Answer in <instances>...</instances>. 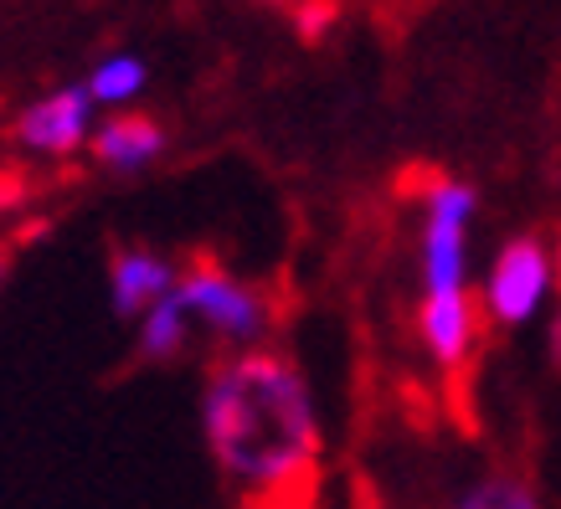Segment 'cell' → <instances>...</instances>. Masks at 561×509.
Wrapping results in <instances>:
<instances>
[{
	"label": "cell",
	"mask_w": 561,
	"mask_h": 509,
	"mask_svg": "<svg viewBox=\"0 0 561 509\" xmlns=\"http://www.w3.org/2000/svg\"><path fill=\"white\" fill-rule=\"evenodd\" d=\"M202 427L217 468L248 494L320 468V417L305 371L284 350L217 356L202 391Z\"/></svg>",
	"instance_id": "obj_1"
},
{
	"label": "cell",
	"mask_w": 561,
	"mask_h": 509,
	"mask_svg": "<svg viewBox=\"0 0 561 509\" xmlns=\"http://www.w3.org/2000/svg\"><path fill=\"white\" fill-rule=\"evenodd\" d=\"M175 293H181V304H186L191 324H206L211 335L232 339L238 350H257L273 329V304L268 293L253 289V284H242L232 273L211 263V257H191V268L175 278Z\"/></svg>",
	"instance_id": "obj_2"
},
{
	"label": "cell",
	"mask_w": 561,
	"mask_h": 509,
	"mask_svg": "<svg viewBox=\"0 0 561 509\" xmlns=\"http://www.w3.org/2000/svg\"><path fill=\"white\" fill-rule=\"evenodd\" d=\"M427 196V227H423V289L427 299L438 293H463V242L474 221L479 196L448 175H433L423 186Z\"/></svg>",
	"instance_id": "obj_3"
},
{
	"label": "cell",
	"mask_w": 561,
	"mask_h": 509,
	"mask_svg": "<svg viewBox=\"0 0 561 509\" xmlns=\"http://www.w3.org/2000/svg\"><path fill=\"white\" fill-rule=\"evenodd\" d=\"M546 289H551V253H546L541 238H511L494 257L490 278H484V320L515 324L536 320Z\"/></svg>",
	"instance_id": "obj_4"
},
{
	"label": "cell",
	"mask_w": 561,
	"mask_h": 509,
	"mask_svg": "<svg viewBox=\"0 0 561 509\" xmlns=\"http://www.w3.org/2000/svg\"><path fill=\"white\" fill-rule=\"evenodd\" d=\"M16 139L36 154H72L93 139V99L88 88H57L16 119Z\"/></svg>",
	"instance_id": "obj_5"
},
{
	"label": "cell",
	"mask_w": 561,
	"mask_h": 509,
	"mask_svg": "<svg viewBox=\"0 0 561 509\" xmlns=\"http://www.w3.org/2000/svg\"><path fill=\"white\" fill-rule=\"evenodd\" d=\"M108 293L124 320L129 314H150L165 293H175V263L150 247H114L108 257Z\"/></svg>",
	"instance_id": "obj_6"
},
{
	"label": "cell",
	"mask_w": 561,
	"mask_h": 509,
	"mask_svg": "<svg viewBox=\"0 0 561 509\" xmlns=\"http://www.w3.org/2000/svg\"><path fill=\"white\" fill-rule=\"evenodd\" d=\"M417 329H423V345L433 350V360L454 375L469 366V356H474L479 314H474V304H469V293H438V299H423Z\"/></svg>",
	"instance_id": "obj_7"
},
{
	"label": "cell",
	"mask_w": 561,
	"mask_h": 509,
	"mask_svg": "<svg viewBox=\"0 0 561 509\" xmlns=\"http://www.w3.org/2000/svg\"><path fill=\"white\" fill-rule=\"evenodd\" d=\"M93 154H99L108 170H145L154 154L165 150V129L145 114H114L108 124L93 129Z\"/></svg>",
	"instance_id": "obj_8"
},
{
	"label": "cell",
	"mask_w": 561,
	"mask_h": 509,
	"mask_svg": "<svg viewBox=\"0 0 561 509\" xmlns=\"http://www.w3.org/2000/svg\"><path fill=\"white\" fill-rule=\"evenodd\" d=\"M186 345H191V314H186V304H181V293H165V299L145 314L139 356L145 360H175Z\"/></svg>",
	"instance_id": "obj_9"
},
{
	"label": "cell",
	"mask_w": 561,
	"mask_h": 509,
	"mask_svg": "<svg viewBox=\"0 0 561 509\" xmlns=\"http://www.w3.org/2000/svg\"><path fill=\"white\" fill-rule=\"evenodd\" d=\"M88 99H93V108H119V103L139 99V88H145V62L139 57H129V51H114V57H103L99 68H93V78H88Z\"/></svg>",
	"instance_id": "obj_10"
},
{
	"label": "cell",
	"mask_w": 561,
	"mask_h": 509,
	"mask_svg": "<svg viewBox=\"0 0 561 509\" xmlns=\"http://www.w3.org/2000/svg\"><path fill=\"white\" fill-rule=\"evenodd\" d=\"M454 509H541V499H536V489H530L526 478L490 474V478H479V484H469L454 499Z\"/></svg>",
	"instance_id": "obj_11"
},
{
	"label": "cell",
	"mask_w": 561,
	"mask_h": 509,
	"mask_svg": "<svg viewBox=\"0 0 561 509\" xmlns=\"http://www.w3.org/2000/svg\"><path fill=\"white\" fill-rule=\"evenodd\" d=\"M242 509H320V468L314 474H299L278 489H263V494H248Z\"/></svg>",
	"instance_id": "obj_12"
},
{
	"label": "cell",
	"mask_w": 561,
	"mask_h": 509,
	"mask_svg": "<svg viewBox=\"0 0 561 509\" xmlns=\"http://www.w3.org/2000/svg\"><path fill=\"white\" fill-rule=\"evenodd\" d=\"M26 196H32V175L26 170H0V217L16 211Z\"/></svg>",
	"instance_id": "obj_13"
},
{
	"label": "cell",
	"mask_w": 561,
	"mask_h": 509,
	"mask_svg": "<svg viewBox=\"0 0 561 509\" xmlns=\"http://www.w3.org/2000/svg\"><path fill=\"white\" fill-rule=\"evenodd\" d=\"M16 257H21V238H0V289H5V278L16 273Z\"/></svg>",
	"instance_id": "obj_14"
},
{
	"label": "cell",
	"mask_w": 561,
	"mask_h": 509,
	"mask_svg": "<svg viewBox=\"0 0 561 509\" xmlns=\"http://www.w3.org/2000/svg\"><path fill=\"white\" fill-rule=\"evenodd\" d=\"M551 360H557V371H561V314H557V324H551Z\"/></svg>",
	"instance_id": "obj_15"
},
{
	"label": "cell",
	"mask_w": 561,
	"mask_h": 509,
	"mask_svg": "<svg viewBox=\"0 0 561 509\" xmlns=\"http://www.w3.org/2000/svg\"><path fill=\"white\" fill-rule=\"evenodd\" d=\"M551 284L561 289V232H557V247H551Z\"/></svg>",
	"instance_id": "obj_16"
},
{
	"label": "cell",
	"mask_w": 561,
	"mask_h": 509,
	"mask_svg": "<svg viewBox=\"0 0 561 509\" xmlns=\"http://www.w3.org/2000/svg\"><path fill=\"white\" fill-rule=\"evenodd\" d=\"M278 5H284V0H278ZM289 5H294V0H289Z\"/></svg>",
	"instance_id": "obj_17"
}]
</instances>
